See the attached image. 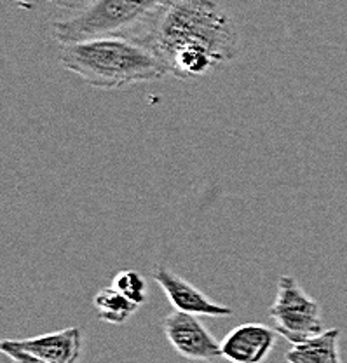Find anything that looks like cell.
<instances>
[{
  "label": "cell",
  "instance_id": "obj_1",
  "mask_svg": "<svg viewBox=\"0 0 347 363\" xmlns=\"http://www.w3.org/2000/svg\"><path fill=\"white\" fill-rule=\"evenodd\" d=\"M140 44L149 48L169 75L203 77L239 55V32L218 0H169Z\"/></svg>",
  "mask_w": 347,
  "mask_h": 363
},
{
  "label": "cell",
  "instance_id": "obj_2",
  "mask_svg": "<svg viewBox=\"0 0 347 363\" xmlns=\"http://www.w3.org/2000/svg\"><path fill=\"white\" fill-rule=\"evenodd\" d=\"M59 65L98 89H123L168 75L164 63L143 44L105 37L62 45Z\"/></svg>",
  "mask_w": 347,
  "mask_h": 363
},
{
  "label": "cell",
  "instance_id": "obj_3",
  "mask_svg": "<svg viewBox=\"0 0 347 363\" xmlns=\"http://www.w3.org/2000/svg\"><path fill=\"white\" fill-rule=\"evenodd\" d=\"M169 0H93L67 20L52 23V35L62 45L105 37L140 43Z\"/></svg>",
  "mask_w": 347,
  "mask_h": 363
},
{
  "label": "cell",
  "instance_id": "obj_4",
  "mask_svg": "<svg viewBox=\"0 0 347 363\" xmlns=\"http://www.w3.org/2000/svg\"><path fill=\"white\" fill-rule=\"evenodd\" d=\"M269 316L278 334L292 344L305 342L324 332L322 306L288 274L279 276L276 301L271 306Z\"/></svg>",
  "mask_w": 347,
  "mask_h": 363
},
{
  "label": "cell",
  "instance_id": "obj_5",
  "mask_svg": "<svg viewBox=\"0 0 347 363\" xmlns=\"http://www.w3.org/2000/svg\"><path fill=\"white\" fill-rule=\"evenodd\" d=\"M162 330L176 354L190 362H215L222 357V342L215 339L195 315L173 311L162 320Z\"/></svg>",
  "mask_w": 347,
  "mask_h": 363
},
{
  "label": "cell",
  "instance_id": "obj_6",
  "mask_svg": "<svg viewBox=\"0 0 347 363\" xmlns=\"http://www.w3.org/2000/svg\"><path fill=\"white\" fill-rule=\"evenodd\" d=\"M278 330L263 323H244L222 340V357L231 363H263L278 342Z\"/></svg>",
  "mask_w": 347,
  "mask_h": 363
},
{
  "label": "cell",
  "instance_id": "obj_7",
  "mask_svg": "<svg viewBox=\"0 0 347 363\" xmlns=\"http://www.w3.org/2000/svg\"><path fill=\"white\" fill-rule=\"evenodd\" d=\"M154 279H156V283L161 286L162 292H164L176 311L213 318H227L234 315L232 308L213 302L210 297H206V294L195 289L192 283H188L187 279L175 274L173 271L166 269V267H157L154 271Z\"/></svg>",
  "mask_w": 347,
  "mask_h": 363
},
{
  "label": "cell",
  "instance_id": "obj_8",
  "mask_svg": "<svg viewBox=\"0 0 347 363\" xmlns=\"http://www.w3.org/2000/svg\"><path fill=\"white\" fill-rule=\"evenodd\" d=\"M9 342L49 363H79L84 350V334L79 327H69L37 337L9 339Z\"/></svg>",
  "mask_w": 347,
  "mask_h": 363
},
{
  "label": "cell",
  "instance_id": "obj_9",
  "mask_svg": "<svg viewBox=\"0 0 347 363\" xmlns=\"http://www.w3.org/2000/svg\"><path fill=\"white\" fill-rule=\"evenodd\" d=\"M341 330L330 328L300 344H292L285 358L288 363H342Z\"/></svg>",
  "mask_w": 347,
  "mask_h": 363
},
{
  "label": "cell",
  "instance_id": "obj_10",
  "mask_svg": "<svg viewBox=\"0 0 347 363\" xmlns=\"http://www.w3.org/2000/svg\"><path fill=\"white\" fill-rule=\"evenodd\" d=\"M93 306L101 321L112 325H124L140 309V306L124 297L114 286H105L96 292L93 297Z\"/></svg>",
  "mask_w": 347,
  "mask_h": 363
},
{
  "label": "cell",
  "instance_id": "obj_11",
  "mask_svg": "<svg viewBox=\"0 0 347 363\" xmlns=\"http://www.w3.org/2000/svg\"><path fill=\"white\" fill-rule=\"evenodd\" d=\"M112 286L119 290L124 297H127L137 306H143L147 302V281L138 271L135 269L119 271L115 274Z\"/></svg>",
  "mask_w": 347,
  "mask_h": 363
},
{
  "label": "cell",
  "instance_id": "obj_12",
  "mask_svg": "<svg viewBox=\"0 0 347 363\" xmlns=\"http://www.w3.org/2000/svg\"><path fill=\"white\" fill-rule=\"evenodd\" d=\"M14 2L21 4L25 7H33L35 4H51V6L59 7L63 11H72V13H79L84 7H88L93 0H14Z\"/></svg>",
  "mask_w": 347,
  "mask_h": 363
},
{
  "label": "cell",
  "instance_id": "obj_13",
  "mask_svg": "<svg viewBox=\"0 0 347 363\" xmlns=\"http://www.w3.org/2000/svg\"><path fill=\"white\" fill-rule=\"evenodd\" d=\"M0 351H2V354H6L13 363H49L46 360H40V358L33 357V354L26 353V351L20 350V347L13 346V344L9 342V339H4L2 342H0Z\"/></svg>",
  "mask_w": 347,
  "mask_h": 363
}]
</instances>
